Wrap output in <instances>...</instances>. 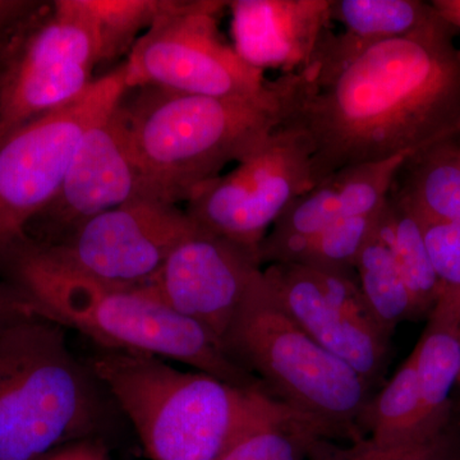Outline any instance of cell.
Masks as SVG:
<instances>
[{"mask_svg": "<svg viewBox=\"0 0 460 460\" xmlns=\"http://www.w3.org/2000/svg\"><path fill=\"white\" fill-rule=\"evenodd\" d=\"M458 33L438 16L377 42L328 80L289 74L283 123L305 133L316 186L347 166L385 162L460 133Z\"/></svg>", "mask_w": 460, "mask_h": 460, "instance_id": "6da1fadb", "label": "cell"}, {"mask_svg": "<svg viewBox=\"0 0 460 460\" xmlns=\"http://www.w3.org/2000/svg\"><path fill=\"white\" fill-rule=\"evenodd\" d=\"M87 365L150 460H217L251 435L286 423H314L338 435L263 390L181 371L157 357L102 348Z\"/></svg>", "mask_w": 460, "mask_h": 460, "instance_id": "7a4b0ae2", "label": "cell"}, {"mask_svg": "<svg viewBox=\"0 0 460 460\" xmlns=\"http://www.w3.org/2000/svg\"><path fill=\"white\" fill-rule=\"evenodd\" d=\"M287 84L246 98L190 95L157 86L127 89L118 119L145 198L187 202L261 146L289 113Z\"/></svg>", "mask_w": 460, "mask_h": 460, "instance_id": "3957f363", "label": "cell"}, {"mask_svg": "<svg viewBox=\"0 0 460 460\" xmlns=\"http://www.w3.org/2000/svg\"><path fill=\"white\" fill-rule=\"evenodd\" d=\"M4 280L33 313L83 332L102 349L146 354L189 365L233 384L263 390L204 326L172 311L145 286H117L84 277L47 259L26 239L0 260Z\"/></svg>", "mask_w": 460, "mask_h": 460, "instance_id": "277c9868", "label": "cell"}, {"mask_svg": "<svg viewBox=\"0 0 460 460\" xmlns=\"http://www.w3.org/2000/svg\"><path fill=\"white\" fill-rule=\"evenodd\" d=\"M107 390L66 343V328L39 314L0 332V460H40L95 438Z\"/></svg>", "mask_w": 460, "mask_h": 460, "instance_id": "5b68a950", "label": "cell"}, {"mask_svg": "<svg viewBox=\"0 0 460 460\" xmlns=\"http://www.w3.org/2000/svg\"><path fill=\"white\" fill-rule=\"evenodd\" d=\"M230 358L269 394L359 440L371 385L290 319L263 277L248 288L223 341Z\"/></svg>", "mask_w": 460, "mask_h": 460, "instance_id": "8992f818", "label": "cell"}, {"mask_svg": "<svg viewBox=\"0 0 460 460\" xmlns=\"http://www.w3.org/2000/svg\"><path fill=\"white\" fill-rule=\"evenodd\" d=\"M223 0H160L155 18L124 63L126 87L246 98L268 89L261 69L248 65L220 35Z\"/></svg>", "mask_w": 460, "mask_h": 460, "instance_id": "52a82bcc", "label": "cell"}, {"mask_svg": "<svg viewBox=\"0 0 460 460\" xmlns=\"http://www.w3.org/2000/svg\"><path fill=\"white\" fill-rule=\"evenodd\" d=\"M124 65L65 108L23 124L0 141V260L56 199L87 128L126 93Z\"/></svg>", "mask_w": 460, "mask_h": 460, "instance_id": "ba28073f", "label": "cell"}, {"mask_svg": "<svg viewBox=\"0 0 460 460\" xmlns=\"http://www.w3.org/2000/svg\"><path fill=\"white\" fill-rule=\"evenodd\" d=\"M311 159L305 133L283 123L234 171L195 193L184 211L199 228L260 257L274 224L314 186Z\"/></svg>", "mask_w": 460, "mask_h": 460, "instance_id": "9c48e42d", "label": "cell"}, {"mask_svg": "<svg viewBox=\"0 0 460 460\" xmlns=\"http://www.w3.org/2000/svg\"><path fill=\"white\" fill-rule=\"evenodd\" d=\"M99 63L95 39L51 3L9 48L0 75V141L23 124L86 93Z\"/></svg>", "mask_w": 460, "mask_h": 460, "instance_id": "30bf717a", "label": "cell"}, {"mask_svg": "<svg viewBox=\"0 0 460 460\" xmlns=\"http://www.w3.org/2000/svg\"><path fill=\"white\" fill-rule=\"evenodd\" d=\"M195 228L180 206L140 198L91 217L53 243L31 242L66 270L102 283L141 286Z\"/></svg>", "mask_w": 460, "mask_h": 460, "instance_id": "8fae6325", "label": "cell"}, {"mask_svg": "<svg viewBox=\"0 0 460 460\" xmlns=\"http://www.w3.org/2000/svg\"><path fill=\"white\" fill-rule=\"evenodd\" d=\"M261 271L255 253L196 226L142 286L223 343L248 288Z\"/></svg>", "mask_w": 460, "mask_h": 460, "instance_id": "7c38bea8", "label": "cell"}, {"mask_svg": "<svg viewBox=\"0 0 460 460\" xmlns=\"http://www.w3.org/2000/svg\"><path fill=\"white\" fill-rule=\"evenodd\" d=\"M115 108L84 132L56 199L27 229L40 226L32 242L53 243L96 215L145 198Z\"/></svg>", "mask_w": 460, "mask_h": 460, "instance_id": "4fadbf2b", "label": "cell"}, {"mask_svg": "<svg viewBox=\"0 0 460 460\" xmlns=\"http://www.w3.org/2000/svg\"><path fill=\"white\" fill-rule=\"evenodd\" d=\"M263 277L281 308L305 334L371 386L383 378L390 339L341 311L326 295L313 269L293 262L271 263L263 269Z\"/></svg>", "mask_w": 460, "mask_h": 460, "instance_id": "5bb4252c", "label": "cell"}, {"mask_svg": "<svg viewBox=\"0 0 460 460\" xmlns=\"http://www.w3.org/2000/svg\"><path fill=\"white\" fill-rule=\"evenodd\" d=\"M410 155L347 166L321 181L299 196L274 224L260 247V261L262 265L283 262L302 242L332 224L377 211L396 172Z\"/></svg>", "mask_w": 460, "mask_h": 460, "instance_id": "9a60e30c", "label": "cell"}, {"mask_svg": "<svg viewBox=\"0 0 460 460\" xmlns=\"http://www.w3.org/2000/svg\"><path fill=\"white\" fill-rule=\"evenodd\" d=\"M332 0H234L233 48L257 69L299 71L329 29Z\"/></svg>", "mask_w": 460, "mask_h": 460, "instance_id": "2e32d148", "label": "cell"}, {"mask_svg": "<svg viewBox=\"0 0 460 460\" xmlns=\"http://www.w3.org/2000/svg\"><path fill=\"white\" fill-rule=\"evenodd\" d=\"M426 432H444L449 396L460 377V296L440 295L414 348Z\"/></svg>", "mask_w": 460, "mask_h": 460, "instance_id": "e0dca14e", "label": "cell"}, {"mask_svg": "<svg viewBox=\"0 0 460 460\" xmlns=\"http://www.w3.org/2000/svg\"><path fill=\"white\" fill-rule=\"evenodd\" d=\"M390 192L420 220L460 224V133L411 154Z\"/></svg>", "mask_w": 460, "mask_h": 460, "instance_id": "ac0fdd59", "label": "cell"}, {"mask_svg": "<svg viewBox=\"0 0 460 460\" xmlns=\"http://www.w3.org/2000/svg\"><path fill=\"white\" fill-rule=\"evenodd\" d=\"M376 230L389 244L416 308L417 317L431 313L441 293L432 265L422 223L394 193H387L380 208Z\"/></svg>", "mask_w": 460, "mask_h": 460, "instance_id": "d6986e66", "label": "cell"}, {"mask_svg": "<svg viewBox=\"0 0 460 460\" xmlns=\"http://www.w3.org/2000/svg\"><path fill=\"white\" fill-rule=\"evenodd\" d=\"M362 423L368 431L366 440L377 447L416 443L440 435L429 434L423 429L422 395L414 350L383 390L370 399L359 426Z\"/></svg>", "mask_w": 460, "mask_h": 460, "instance_id": "ffe728a7", "label": "cell"}, {"mask_svg": "<svg viewBox=\"0 0 460 460\" xmlns=\"http://www.w3.org/2000/svg\"><path fill=\"white\" fill-rule=\"evenodd\" d=\"M53 4L90 30L100 63L131 51L155 18L160 0H57Z\"/></svg>", "mask_w": 460, "mask_h": 460, "instance_id": "44dd1931", "label": "cell"}, {"mask_svg": "<svg viewBox=\"0 0 460 460\" xmlns=\"http://www.w3.org/2000/svg\"><path fill=\"white\" fill-rule=\"evenodd\" d=\"M436 14L420 0H332L330 18L344 26L343 35L359 49L408 35Z\"/></svg>", "mask_w": 460, "mask_h": 460, "instance_id": "7402d4cb", "label": "cell"}, {"mask_svg": "<svg viewBox=\"0 0 460 460\" xmlns=\"http://www.w3.org/2000/svg\"><path fill=\"white\" fill-rule=\"evenodd\" d=\"M357 275L366 304L387 337L402 321L417 317L394 255L376 229L359 256Z\"/></svg>", "mask_w": 460, "mask_h": 460, "instance_id": "603a6c76", "label": "cell"}, {"mask_svg": "<svg viewBox=\"0 0 460 460\" xmlns=\"http://www.w3.org/2000/svg\"><path fill=\"white\" fill-rule=\"evenodd\" d=\"M380 208L375 213L332 224L328 229L302 242L283 262L357 274V262L363 248L374 235Z\"/></svg>", "mask_w": 460, "mask_h": 460, "instance_id": "cb8c5ba5", "label": "cell"}, {"mask_svg": "<svg viewBox=\"0 0 460 460\" xmlns=\"http://www.w3.org/2000/svg\"><path fill=\"white\" fill-rule=\"evenodd\" d=\"M337 438L314 423H286L244 438L217 460H310L323 440Z\"/></svg>", "mask_w": 460, "mask_h": 460, "instance_id": "d4e9b609", "label": "cell"}, {"mask_svg": "<svg viewBox=\"0 0 460 460\" xmlns=\"http://www.w3.org/2000/svg\"><path fill=\"white\" fill-rule=\"evenodd\" d=\"M325 441L317 444L310 460H443L447 450L444 432L428 440L394 447H377L362 438L350 449L329 453Z\"/></svg>", "mask_w": 460, "mask_h": 460, "instance_id": "484cf974", "label": "cell"}, {"mask_svg": "<svg viewBox=\"0 0 460 460\" xmlns=\"http://www.w3.org/2000/svg\"><path fill=\"white\" fill-rule=\"evenodd\" d=\"M420 222L441 293L460 296V224Z\"/></svg>", "mask_w": 460, "mask_h": 460, "instance_id": "4316f807", "label": "cell"}, {"mask_svg": "<svg viewBox=\"0 0 460 460\" xmlns=\"http://www.w3.org/2000/svg\"><path fill=\"white\" fill-rule=\"evenodd\" d=\"M36 314L31 305L7 280L0 279V332L12 323Z\"/></svg>", "mask_w": 460, "mask_h": 460, "instance_id": "83f0119b", "label": "cell"}, {"mask_svg": "<svg viewBox=\"0 0 460 460\" xmlns=\"http://www.w3.org/2000/svg\"><path fill=\"white\" fill-rule=\"evenodd\" d=\"M40 460H111L104 441L99 438H84L58 447Z\"/></svg>", "mask_w": 460, "mask_h": 460, "instance_id": "f1b7e54d", "label": "cell"}, {"mask_svg": "<svg viewBox=\"0 0 460 460\" xmlns=\"http://www.w3.org/2000/svg\"><path fill=\"white\" fill-rule=\"evenodd\" d=\"M429 3L438 16L460 31V0H432Z\"/></svg>", "mask_w": 460, "mask_h": 460, "instance_id": "f546056e", "label": "cell"}, {"mask_svg": "<svg viewBox=\"0 0 460 460\" xmlns=\"http://www.w3.org/2000/svg\"><path fill=\"white\" fill-rule=\"evenodd\" d=\"M13 41V40H12ZM11 40L0 36V75H2L3 68H4L5 60H7L9 48L12 44Z\"/></svg>", "mask_w": 460, "mask_h": 460, "instance_id": "4dcf8cb0", "label": "cell"}, {"mask_svg": "<svg viewBox=\"0 0 460 460\" xmlns=\"http://www.w3.org/2000/svg\"><path fill=\"white\" fill-rule=\"evenodd\" d=\"M458 384H459V385H460V377H459V381H458Z\"/></svg>", "mask_w": 460, "mask_h": 460, "instance_id": "1f68e13d", "label": "cell"}]
</instances>
